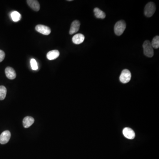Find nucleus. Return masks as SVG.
<instances>
[{"mask_svg": "<svg viewBox=\"0 0 159 159\" xmlns=\"http://www.w3.org/2000/svg\"><path fill=\"white\" fill-rule=\"evenodd\" d=\"M85 36L82 34H77L74 35L72 38V41L75 44H80L85 40Z\"/></svg>", "mask_w": 159, "mask_h": 159, "instance_id": "nucleus-10", "label": "nucleus"}, {"mask_svg": "<svg viewBox=\"0 0 159 159\" xmlns=\"http://www.w3.org/2000/svg\"><path fill=\"white\" fill-rule=\"evenodd\" d=\"M156 8L154 3L152 2H148L145 6L144 14L148 17H152L155 11Z\"/></svg>", "mask_w": 159, "mask_h": 159, "instance_id": "nucleus-3", "label": "nucleus"}, {"mask_svg": "<svg viewBox=\"0 0 159 159\" xmlns=\"http://www.w3.org/2000/svg\"><path fill=\"white\" fill-rule=\"evenodd\" d=\"M28 5L33 10L35 11H39L40 9V5L38 1L36 0H28L27 1Z\"/></svg>", "mask_w": 159, "mask_h": 159, "instance_id": "nucleus-11", "label": "nucleus"}, {"mask_svg": "<svg viewBox=\"0 0 159 159\" xmlns=\"http://www.w3.org/2000/svg\"><path fill=\"white\" fill-rule=\"evenodd\" d=\"M37 31L44 35H49L51 33V29L49 27L41 24H39L36 27Z\"/></svg>", "mask_w": 159, "mask_h": 159, "instance_id": "nucleus-5", "label": "nucleus"}, {"mask_svg": "<svg viewBox=\"0 0 159 159\" xmlns=\"http://www.w3.org/2000/svg\"><path fill=\"white\" fill-rule=\"evenodd\" d=\"M131 73L128 69H125L122 71L119 77L120 81L123 84H126L130 81Z\"/></svg>", "mask_w": 159, "mask_h": 159, "instance_id": "nucleus-4", "label": "nucleus"}, {"mask_svg": "<svg viewBox=\"0 0 159 159\" xmlns=\"http://www.w3.org/2000/svg\"><path fill=\"white\" fill-rule=\"evenodd\" d=\"M81 23L79 21L75 20L72 22L69 30V34L73 35L79 31Z\"/></svg>", "mask_w": 159, "mask_h": 159, "instance_id": "nucleus-7", "label": "nucleus"}, {"mask_svg": "<svg viewBox=\"0 0 159 159\" xmlns=\"http://www.w3.org/2000/svg\"><path fill=\"white\" fill-rule=\"evenodd\" d=\"M11 17H12V20L14 22H17L21 20V14H19L18 12L16 11L13 12L11 14Z\"/></svg>", "mask_w": 159, "mask_h": 159, "instance_id": "nucleus-17", "label": "nucleus"}, {"mask_svg": "<svg viewBox=\"0 0 159 159\" xmlns=\"http://www.w3.org/2000/svg\"><path fill=\"white\" fill-rule=\"evenodd\" d=\"M11 138V133L9 130L3 132L0 135V143L2 145L6 144Z\"/></svg>", "mask_w": 159, "mask_h": 159, "instance_id": "nucleus-6", "label": "nucleus"}, {"mask_svg": "<svg viewBox=\"0 0 159 159\" xmlns=\"http://www.w3.org/2000/svg\"><path fill=\"white\" fill-rule=\"evenodd\" d=\"M151 45L153 48L158 49L159 47V36H156L153 38L151 43Z\"/></svg>", "mask_w": 159, "mask_h": 159, "instance_id": "nucleus-16", "label": "nucleus"}, {"mask_svg": "<svg viewBox=\"0 0 159 159\" xmlns=\"http://www.w3.org/2000/svg\"><path fill=\"white\" fill-rule=\"evenodd\" d=\"M7 89L4 86H0V100L2 101L6 98Z\"/></svg>", "mask_w": 159, "mask_h": 159, "instance_id": "nucleus-15", "label": "nucleus"}, {"mask_svg": "<svg viewBox=\"0 0 159 159\" xmlns=\"http://www.w3.org/2000/svg\"><path fill=\"white\" fill-rule=\"evenodd\" d=\"M72 1V0H68V1Z\"/></svg>", "mask_w": 159, "mask_h": 159, "instance_id": "nucleus-20", "label": "nucleus"}, {"mask_svg": "<svg viewBox=\"0 0 159 159\" xmlns=\"http://www.w3.org/2000/svg\"><path fill=\"white\" fill-rule=\"evenodd\" d=\"M31 65L33 70H37L38 69L37 63L35 59H31Z\"/></svg>", "mask_w": 159, "mask_h": 159, "instance_id": "nucleus-18", "label": "nucleus"}, {"mask_svg": "<svg viewBox=\"0 0 159 159\" xmlns=\"http://www.w3.org/2000/svg\"><path fill=\"white\" fill-rule=\"evenodd\" d=\"M126 29V24L123 20L118 21L115 24L114 27V31L115 34L118 36L122 35Z\"/></svg>", "mask_w": 159, "mask_h": 159, "instance_id": "nucleus-1", "label": "nucleus"}, {"mask_svg": "<svg viewBox=\"0 0 159 159\" xmlns=\"http://www.w3.org/2000/svg\"><path fill=\"white\" fill-rule=\"evenodd\" d=\"M144 53L148 58H152L154 55L153 49L151 45V43L148 40H146L143 44Z\"/></svg>", "mask_w": 159, "mask_h": 159, "instance_id": "nucleus-2", "label": "nucleus"}, {"mask_svg": "<svg viewBox=\"0 0 159 159\" xmlns=\"http://www.w3.org/2000/svg\"><path fill=\"white\" fill-rule=\"evenodd\" d=\"M5 73L7 77L10 80H14L16 77V73L14 69L11 67H7L5 70Z\"/></svg>", "mask_w": 159, "mask_h": 159, "instance_id": "nucleus-9", "label": "nucleus"}, {"mask_svg": "<svg viewBox=\"0 0 159 159\" xmlns=\"http://www.w3.org/2000/svg\"><path fill=\"white\" fill-rule=\"evenodd\" d=\"M5 53L2 50H0V62L3 61L5 58Z\"/></svg>", "mask_w": 159, "mask_h": 159, "instance_id": "nucleus-19", "label": "nucleus"}, {"mask_svg": "<svg viewBox=\"0 0 159 159\" xmlns=\"http://www.w3.org/2000/svg\"><path fill=\"white\" fill-rule=\"evenodd\" d=\"M94 13L96 18L99 19H103L106 17L105 13L98 8H95L94 9Z\"/></svg>", "mask_w": 159, "mask_h": 159, "instance_id": "nucleus-14", "label": "nucleus"}, {"mask_svg": "<svg viewBox=\"0 0 159 159\" xmlns=\"http://www.w3.org/2000/svg\"><path fill=\"white\" fill-rule=\"evenodd\" d=\"M123 134L125 138L129 139H133L135 137L134 131L130 128L126 127L123 130Z\"/></svg>", "mask_w": 159, "mask_h": 159, "instance_id": "nucleus-8", "label": "nucleus"}, {"mask_svg": "<svg viewBox=\"0 0 159 159\" xmlns=\"http://www.w3.org/2000/svg\"><path fill=\"white\" fill-rule=\"evenodd\" d=\"M60 53L58 50L50 51L46 54V57L50 60L56 59L59 56Z\"/></svg>", "mask_w": 159, "mask_h": 159, "instance_id": "nucleus-13", "label": "nucleus"}, {"mask_svg": "<svg viewBox=\"0 0 159 159\" xmlns=\"http://www.w3.org/2000/svg\"><path fill=\"white\" fill-rule=\"evenodd\" d=\"M34 121H35V120L32 117H26L24 118L23 121L24 126V128H29L34 123Z\"/></svg>", "mask_w": 159, "mask_h": 159, "instance_id": "nucleus-12", "label": "nucleus"}]
</instances>
